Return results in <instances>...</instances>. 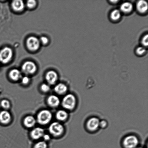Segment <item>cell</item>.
<instances>
[{
	"label": "cell",
	"instance_id": "6da1fadb",
	"mask_svg": "<svg viewBox=\"0 0 148 148\" xmlns=\"http://www.w3.org/2000/svg\"><path fill=\"white\" fill-rule=\"evenodd\" d=\"M64 108L69 110L74 109L76 104V99L73 94H69L64 97L62 101Z\"/></svg>",
	"mask_w": 148,
	"mask_h": 148
},
{
	"label": "cell",
	"instance_id": "7a4b0ae2",
	"mask_svg": "<svg viewBox=\"0 0 148 148\" xmlns=\"http://www.w3.org/2000/svg\"><path fill=\"white\" fill-rule=\"evenodd\" d=\"M52 118V114L48 110H43L39 112L37 117V121L41 125H46L50 122Z\"/></svg>",
	"mask_w": 148,
	"mask_h": 148
},
{
	"label": "cell",
	"instance_id": "3957f363",
	"mask_svg": "<svg viewBox=\"0 0 148 148\" xmlns=\"http://www.w3.org/2000/svg\"><path fill=\"white\" fill-rule=\"evenodd\" d=\"M12 56V51L9 47H4L0 51V62L3 63H8L11 60Z\"/></svg>",
	"mask_w": 148,
	"mask_h": 148
},
{
	"label": "cell",
	"instance_id": "277c9868",
	"mask_svg": "<svg viewBox=\"0 0 148 148\" xmlns=\"http://www.w3.org/2000/svg\"><path fill=\"white\" fill-rule=\"evenodd\" d=\"M139 140L136 136L130 135L127 136L123 140V144L125 148H135L138 145Z\"/></svg>",
	"mask_w": 148,
	"mask_h": 148
},
{
	"label": "cell",
	"instance_id": "5b68a950",
	"mask_svg": "<svg viewBox=\"0 0 148 148\" xmlns=\"http://www.w3.org/2000/svg\"><path fill=\"white\" fill-rule=\"evenodd\" d=\"M49 131L53 136H59L63 133L64 128L63 125L60 123L53 122L49 126Z\"/></svg>",
	"mask_w": 148,
	"mask_h": 148
},
{
	"label": "cell",
	"instance_id": "8992f818",
	"mask_svg": "<svg viewBox=\"0 0 148 148\" xmlns=\"http://www.w3.org/2000/svg\"><path fill=\"white\" fill-rule=\"evenodd\" d=\"M40 41L37 38L30 37L27 39L26 44L29 50L34 51L38 50L40 46Z\"/></svg>",
	"mask_w": 148,
	"mask_h": 148
},
{
	"label": "cell",
	"instance_id": "52a82bcc",
	"mask_svg": "<svg viewBox=\"0 0 148 148\" xmlns=\"http://www.w3.org/2000/svg\"><path fill=\"white\" fill-rule=\"evenodd\" d=\"M23 73L26 75H32L37 70V66L35 64L31 61H27L22 66Z\"/></svg>",
	"mask_w": 148,
	"mask_h": 148
},
{
	"label": "cell",
	"instance_id": "ba28073f",
	"mask_svg": "<svg viewBox=\"0 0 148 148\" xmlns=\"http://www.w3.org/2000/svg\"><path fill=\"white\" fill-rule=\"evenodd\" d=\"M100 121L96 117H92L88 120L87 123V128L91 131H94L98 130L99 127Z\"/></svg>",
	"mask_w": 148,
	"mask_h": 148
},
{
	"label": "cell",
	"instance_id": "9c48e42d",
	"mask_svg": "<svg viewBox=\"0 0 148 148\" xmlns=\"http://www.w3.org/2000/svg\"><path fill=\"white\" fill-rule=\"evenodd\" d=\"M46 79L49 84L53 85L58 80V74L54 71H50L46 74Z\"/></svg>",
	"mask_w": 148,
	"mask_h": 148
},
{
	"label": "cell",
	"instance_id": "30bf717a",
	"mask_svg": "<svg viewBox=\"0 0 148 148\" xmlns=\"http://www.w3.org/2000/svg\"><path fill=\"white\" fill-rule=\"evenodd\" d=\"M30 134L32 138L34 140H38L43 137L44 135V130L41 127H36L32 130Z\"/></svg>",
	"mask_w": 148,
	"mask_h": 148
},
{
	"label": "cell",
	"instance_id": "8fae6325",
	"mask_svg": "<svg viewBox=\"0 0 148 148\" xmlns=\"http://www.w3.org/2000/svg\"><path fill=\"white\" fill-rule=\"evenodd\" d=\"M11 114L8 111H3L0 112V122L2 124H8L11 121Z\"/></svg>",
	"mask_w": 148,
	"mask_h": 148
},
{
	"label": "cell",
	"instance_id": "7c38bea8",
	"mask_svg": "<svg viewBox=\"0 0 148 148\" xmlns=\"http://www.w3.org/2000/svg\"><path fill=\"white\" fill-rule=\"evenodd\" d=\"M24 3L21 0H16L12 3V7L14 11L20 12L22 11L24 8Z\"/></svg>",
	"mask_w": 148,
	"mask_h": 148
},
{
	"label": "cell",
	"instance_id": "4fadbf2b",
	"mask_svg": "<svg viewBox=\"0 0 148 148\" xmlns=\"http://www.w3.org/2000/svg\"><path fill=\"white\" fill-rule=\"evenodd\" d=\"M48 103L51 107H56L60 103V100L58 97L55 95H51L47 99Z\"/></svg>",
	"mask_w": 148,
	"mask_h": 148
},
{
	"label": "cell",
	"instance_id": "5bb4252c",
	"mask_svg": "<svg viewBox=\"0 0 148 148\" xmlns=\"http://www.w3.org/2000/svg\"><path fill=\"white\" fill-rule=\"evenodd\" d=\"M148 8L147 1L144 0H141L138 2L137 4V8L139 12L144 13L147 11Z\"/></svg>",
	"mask_w": 148,
	"mask_h": 148
},
{
	"label": "cell",
	"instance_id": "9a60e30c",
	"mask_svg": "<svg viewBox=\"0 0 148 148\" xmlns=\"http://www.w3.org/2000/svg\"><path fill=\"white\" fill-rule=\"evenodd\" d=\"M36 123L35 119L32 116H28L25 118L24 123L25 126L28 128L34 127Z\"/></svg>",
	"mask_w": 148,
	"mask_h": 148
},
{
	"label": "cell",
	"instance_id": "2e32d148",
	"mask_svg": "<svg viewBox=\"0 0 148 148\" xmlns=\"http://www.w3.org/2000/svg\"><path fill=\"white\" fill-rule=\"evenodd\" d=\"M9 77L13 81H18L21 77V73L18 69H14L10 72Z\"/></svg>",
	"mask_w": 148,
	"mask_h": 148
},
{
	"label": "cell",
	"instance_id": "e0dca14e",
	"mask_svg": "<svg viewBox=\"0 0 148 148\" xmlns=\"http://www.w3.org/2000/svg\"><path fill=\"white\" fill-rule=\"evenodd\" d=\"M55 91L57 93L60 95H62L66 93L67 91V87L65 84L60 83L58 84L55 86L54 88Z\"/></svg>",
	"mask_w": 148,
	"mask_h": 148
},
{
	"label": "cell",
	"instance_id": "ac0fdd59",
	"mask_svg": "<svg viewBox=\"0 0 148 148\" xmlns=\"http://www.w3.org/2000/svg\"><path fill=\"white\" fill-rule=\"evenodd\" d=\"M133 5L130 2H126L123 3L120 7V10L123 12L127 13L130 12L132 10Z\"/></svg>",
	"mask_w": 148,
	"mask_h": 148
},
{
	"label": "cell",
	"instance_id": "d6986e66",
	"mask_svg": "<svg viewBox=\"0 0 148 148\" xmlns=\"http://www.w3.org/2000/svg\"><path fill=\"white\" fill-rule=\"evenodd\" d=\"M68 114L64 110H60L58 111L56 114V117L58 120L61 121H63L67 119Z\"/></svg>",
	"mask_w": 148,
	"mask_h": 148
},
{
	"label": "cell",
	"instance_id": "ffe728a7",
	"mask_svg": "<svg viewBox=\"0 0 148 148\" xmlns=\"http://www.w3.org/2000/svg\"><path fill=\"white\" fill-rule=\"evenodd\" d=\"M121 16V13L119 10H114L111 13L110 17L112 20L116 21L119 19Z\"/></svg>",
	"mask_w": 148,
	"mask_h": 148
},
{
	"label": "cell",
	"instance_id": "44dd1931",
	"mask_svg": "<svg viewBox=\"0 0 148 148\" xmlns=\"http://www.w3.org/2000/svg\"><path fill=\"white\" fill-rule=\"evenodd\" d=\"M1 105L3 108L5 109H8L10 107V101L7 100H3L1 101Z\"/></svg>",
	"mask_w": 148,
	"mask_h": 148
},
{
	"label": "cell",
	"instance_id": "7402d4cb",
	"mask_svg": "<svg viewBox=\"0 0 148 148\" xmlns=\"http://www.w3.org/2000/svg\"><path fill=\"white\" fill-rule=\"evenodd\" d=\"M34 148H47V144L45 141H40L35 145Z\"/></svg>",
	"mask_w": 148,
	"mask_h": 148
},
{
	"label": "cell",
	"instance_id": "603a6c76",
	"mask_svg": "<svg viewBox=\"0 0 148 148\" xmlns=\"http://www.w3.org/2000/svg\"><path fill=\"white\" fill-rule=\"evenodd\" d=\"M146 50L144 47H139L136 49V52L137 54L141 56L146 53Z\"/></svg>",
	"mask_w": 148,
	"mask_h": 148
},
{
	"label": "cell",
	"instance_id": "cb8c5ba5",
	"mask_svg": "<svg viewBox=\"0 0 148 148\" xmlns=\"http://www.w3.org/2000/svg\"><path fill=\"white\" fill-rule=\"evenodd\" d=\"M36 5V1L34 0H30L27 1V6L28 8L32 9L34 8Z\"/></svg>",
	"mask_w": 148,
	"mask_h": 148
},
{
	"label": "cell",
	"instance_id": "d4e9b609",
	"mask_svg": "<svg viewBox=\"0 0 148 148\" xmlns=\"http://www.w3.org/2000/svg\"><path fill=\"white\" fill-rule=\"evenodd\" d=\"M41 89L42 91H43V92H47L50 90V87L47 84H43L41 85Z\"/></svg>",
	"mask_w": 148,
	"mask_h": 148
},
{
	"label": "cell",
	"instance_id": "484cf974",
	"mask_svg": "<svg viewBox=\"0 0 148 148\" xmlns=\"http://www.w3.org/2000/svg\"><path fill=\"white\" fill-rule=\"evenodd\" d=\"M142 43L143 46L147 47L148 44V36L146 34L143 37L142 40Z\"/></svg>",
	"mask_w": 148,
	"mask_h": 148
},
{
	"label": "cell",
	"instance_id": "4316f807",
	"mask_svg": "<svg viewBox=\"0 0 148 148\" xmlns=\"http://www.w3.org/2000/svg\"><path fill=\"white\" fill-rule=\"evenodd\" d=\"M40 41L43 45H46L49 42V40L47 37L43 36L40 38Z\"/></svg>",
	"mask_w": 148,
	"mask_h": 148
},
{
	"label": "cell",
	"instance_id": "83f0119b",
	"mask_svg": "<svg viewBox=\"0 0 148 148\" xmlns=\"http://www.w3.org/2000/svg\"><path fill=\"white\" fill-rule=\"evenodd\" d=\"M30 81V78L27 76H24L22 78V82L24 85L29 83Z\"/></svg>",
	"mask_w": 148,
	"mask_h": 148
},
{
	"label": "cell",
	"instance_id": "f1b7e54d",
	"mask_svg": "<svg viewBox=\"0 0 148 148\" xmlns=\"http://www.w3.org/2000/svg\"><path fill=\"white\" fill-rule=\"evenodd\" d=\"M107 125V122L105 120H102L101 121H100L99 126L102 128H104L106 127Z\"/></svg>",
	"mask_w": 148,
	"mask_h": 148
},
{
	"label": "cell",
	"instance_id": "f546056e",
	"mask_svg": "<svg viewBox=\"0 0 148 148\" xmlns=\"http://www.w3.org/2000/svg\"><path fill=\"white\" fill-rule=\"evenodd\" d=\"M44 140H50V136L48 134H45L43 136Z\"/></svg>",
	"mask_w": 148,
	"mask_h": 148
},
{
	"label": "cell",
	"instance_id": "4dcf8cb0",
	"mask_svg": "<svg viewBox=\"0 0 148 148\" xmlns=\"http://www.w3.org/2000/svg\"></svg>",
	"mask_w": 148,
	"mask_h": 148
}]
</instances>
